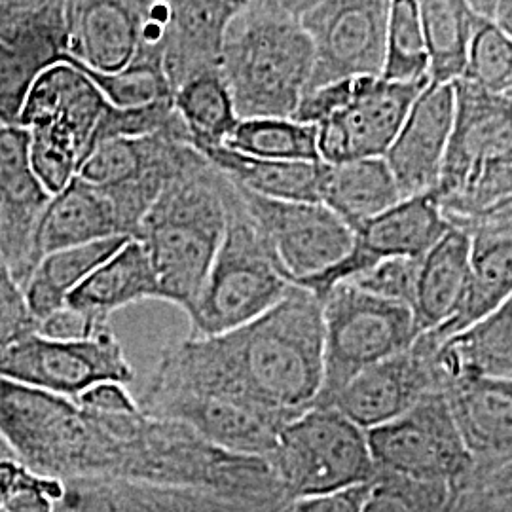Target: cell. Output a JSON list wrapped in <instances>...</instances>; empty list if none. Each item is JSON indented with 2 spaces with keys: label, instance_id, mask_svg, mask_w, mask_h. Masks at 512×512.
Listing matches in <instances>:
<instances>
[{
  "label": "cell",
  "instance_id": "6da1fadb",
  "mask_svg": "<svg viewBox=\"0 0 512 512\" xmlns=\"http://www.w3.org/2000/svg\"><path fill=\"white\" fill-rule=\"evenodd\" d=\"M323 353V300L291 285L285 298L255 321L165 348L137 403L215 397L293 421L317 403Z\"/></svg>",
  "mask_w": 512,
  "mask_h": 512
},
{
  "label": "cell",
  "instance_id": "7a4b0ae2",
  "mask_svg": "<svg viewBox=\"0 0 512 512\" xmlns=\"http://www.w3.org/2000/svg\"><path fill=\"white\" fill-rule=\"evenodd\" d=\"M232 183L202 152L165 184L141 220L137 241L145 247L160 300L194 308L226 232Z\"/></svg>",
  "mask_w": 512,
  "mask_h": 512
},
{
  "label": "cell",
  "instance_id": "3957f363",
  "mask_svg": "<svg viewBox=\"0 0 512 512\" xmlns=\"http://www.w3.org/2000/svg\"><path fill=\"white\" fill-rule=\"evenodd\" d=\"M300 8L302 2H241L230 19L220 74L239 120L293 118L298 109L313 65Z\"/></svg>",
  "mask_w": 512,
  "mask_h": 512
},
{
  "label": "cell",
  "instance_id": "277c9868",
  "mask_svg": "<svg viewBox=\"0 0 512 512\" xmlns=\"http://www.w3.org/2000/svg\"><path fill=\"white\" fill-rule=\"evenodd\" d=\"M454 92V128L431 196L450 226L461 228L512 202V105L467 80Z\"/></svg>",
  "mask_w": 512,
  "mask_h": 512
},
{
  "label": "cell",
  "instance_id": "5b68a950",
  "mask_svg": "<svg viewBox=\"0 0 512 512\" xmlns=\"http://www.w3.org/2000/svg\"><path fill=\"white\" fill-rule=\"evenodd\" d=\"M107 105L92 80L71 63L48 67L29 88L16 126L29 133L31 167L50 196L78 175Z\"/></svg>",
  "mask_w": 512,
  "mask_h": 512
},
{
  "label": "cell",
  "instance_id": "8992f818",
  "mask_svg": "<svg viewBox=\"0 0 512 512\" xmlns=\"http://www.w3.org/2000/svg\"><path fill=\"white\" fill-rule=\"evenodd\" d=\"M289 289L291 283L275 268L232 184L224 238L202 293L186 313L188 338H213L239 329L272 310Z\"/></svg>",
  "mask_w": 512,
  "mask_h": 512
},
{
  "label": "cell",
  "instance_id": "52a82bcc",
  "mask_svg": "<svg viewBox=\"0 0 512 512\" xmlns=\"http://www.w3.org/2000/svg\"><path fill=\"white\" fill-rule=\"evenodd\" d=\"M266 461L291 501L378 480L366 431L330 406H313L289 421Z\"/></svg>",
  "mask_w": 512,
  "mask_h": 512
},
{
  "label": "cell",
  "instance_id": "ba28073f",
  "mask_svg": "<svg viewBox=\"0 0 512 512\" xmlns=\"http://www.w3.org/2000/svg\"><path fill=\"white\" fill-rule=\"evenodd\" d=\"M323 325V387L315 406H327L359 372L404 353L420 338L408 306L370 296L349 283L325 294Z\"/></svg>",
  "mask_w": 512,
  "mask_h": 512
},
{
  "label": "cell",
  "instance_id": "9c48e42d",
  "mask_svg": "<svg viewBox=\"0 0 512 512\" xmlns=\"http://www.w3.org/2000/svg\"><path fill=\"white\" fill-rule=\"evenodd\" d=\"M0 435L35 475L59 482L88 475L92 421L71 399L0 378Z\"/></svg>",
  "mask_w": 512,
  "mask_h": 512
},
{
  "label": "cell",
  "instance_id": "30bf717a",
  "mask_svg": "<svg viewBox=\"0 0 512 512\" xmlns=\"http://www.w3.org/2000/svg\"><path fill=\"white\" fill-rule=\"evenodd\" d=\"M366 437L378 476L454 488L478 467L444 391L423 397L401 418L366 431Z\"/></svg>",
  "mask_w": 512,
  "mask_h": 512
},
{
  "label": "cell",
  "instance_id": "8fae6325",
  "mask_svg": "<svg viewBox=\"0 0 512 512\" xmlns=\"http://www.w3.org/2000/svg\"><path fill=\"white\" fill-rule=\"evenodd\" d=\"M389 10L387 0L302 2L300 23L313 50L306 93L351 78H382Z\"/></svg>",
  "mask_w": 512,
  "mask_h": 512
},
{
  "label": "cell",
  "instance_id": "7c38bea8",
  "mask_svg": "<svg viewBox=\"0 0 512 512\" xmlns=\"http://www.w3.org/2000/svg\"><path fill=\"white\" fill-rule=\"evenodd\" d=\"M198 150L167 135L141 139H112L80 165L78 175L101 188L122 222L124 234L137 238L141 220L169 183Z\"/></svg>",
  "mask_w": 512,
  "mask_h": 512
},
{
  "label": "cell",
  "instance_id": "4fadbf2b",
  "mask_svg": "<svg viewBox=\"0 0 512 512\" xmlns=\"http://www.w3.org/2000/svg\"><path fill=\"white\" fill-rule=\"evenodd\" d=\"M0 378L76 401L95 385L133 382L135 370L110 329L80 342L33 332L0 353Z\"/></svg>",
  "mask_w": 512,
  "mask_h": 512
},
{
  "label": "cell",
  "instance_id": "5bb4252c",
  "mask_svg": "<svg viewBox=\"0 0 512 512\" xmlns=\"http://www.w3.org/2000/svg\"><path fill=\"white\" fill-rule=\"evenodd\" d=\"M236 188L275 268L291 285L329 270L351 251L353 232L323 203L279 202Z\"/></svg>",
  "mask_w": 512,
  "mask_h": 512
},
{
  "label": "cell",
  "instance_id": "9a60e30c",
  "mask_svg": "<svg viewBox=\"0 0 512 512\" xmlns=\"http://www.w3.org/2000/svg\"><path fill=\"white\" fill-rule=\"evenodd\" d=\"M67 57L65 2H0V122L18 124L38 74Z\"/></svg>",
  "mask_w": 512,
  "mask_h": 512
},
{
  "label": "cell",
  "instance_id": "2e32d148",
  "mask_svg": "<svg viewBox=\"0 0 512 512\" xmlns=\"http://www.w3.org/2000/svg\"><path fill=\"white\" fill-rule=\"evenodd\" d=\"M448 230L450 222L431 194L408 198L353 232V247L338 264L296 283V287L308 289L323 300L332 287L346 283L384 260H420Z\"/></svg>",
  "mask_w": 512,
  "mask_h": 512
},
{
  "label": "cell",
  "instance_id": "e0dca14e",
  "mask_svg": "<svg viewBox=\"0 0 512 512\" xmlns=\"http://www.w3.org/2000/svg\"><path fill=\"white\" fill-rule=\"evenodd\" d=\"M427 84H397L363 76L348 107L317 126L321 162L344 164L384 158Z\"/></svg>",
  "mask_w": 512,
  "mask_h": 512
},
{
  "label": "cell",
  "instance_id": "ac0fdd59",
  "mask_svg": "<svg viewBox=\"0 0 512 512\" xmlns=\"http://www.w3.org/2000/svg\"><path fill=\"white\" fill-rule=\"evenodd\" d=\"M444 389L435 346L420 336L404 353L359 372L327 406L370 431L401 418L423 397Z\"/></svg>",
  "mask_w": 512,
  "mask_h": 512
},
{
  "label": "cell",
  "instance_id": "d6986e66",
  "mask_svg": "<svg viewBox=\"0 0 512 512\" xmlns=\"http://www.w3.org/2000/svg\"><path fill=\"white\" fill-rule=\"evenodd\" d=\"M52 196L29 160V133L0 122V258L21 287L35 274L38 222Z\"/></svg>",
  "mask_w": 512,
  "mask_h": 512
},
{
  "label": "cell",
  "instance_id": "ffe728a7",
  "mask_svg": "<svg viewBox=\"0 0 512 512\" xmlns=\"http://www.w3.org/2000/svg\"><path fill=\"white\" fill-rule=\"evenodd\" d=\"M456 116L454 84H427L404 120L403 128L384 156L403 200L433 194Z\"/></svg>",
  "mask_w": 512,
  "mask_h": 512
},
{
  "label": "cell",
  "instance_id": "44dd1931",
  "mask_svg": "<svg viewBox=\"0 0 512 512\" xmlns=\"http://www.w3.org/2000/svg\"><path fill=\"white\" fill-rule=\"evenodd\" d=\"M139 408L148 418L181 421L222 450L251 458H268L281 429L289 423L258 406L215 397H177L139 404Z\"/></svg>",
  "mask_w": 512,
  "mask_h": 512
},
{
  "label": "cell",
  "instance_id": "7402d4cb",
  "mask_svg": "<svg viewBox=\"0 0 512 512\" xmlns=\"http://www.w3.org/2000/svg\"><path fill=\"white\" fill-rule=\"evenodd\" d=\"M54 512H270L224 495L124 478H73Z\"/></svg>",
  "mask_w": 512,
  "mask_h": 512
},
{
  "label": "cell",
  "instance_id": "603a6c76",
  "mask_svg": "<svg viewBox=\"0 0 512 512\" xmlns=\"http://www.w3.org/2000/svg\"><path fill=\"white\" fill-rule=\"evenodd\" d=\"M241 2L169 0L158 48L171 95L190 80L220 71V55L230 19Z\"/></svg>",
  "mask_w": 512,
  "mask_h": 512
},
{
  "label": "cell",
  "instance_id": "cb8c5ba5",
  "mask_svg": "<svg viewBox=\"0 0 512 512\" xmlns=\"http://www.w3.org/2000/svg\"><path fill=\"white\" fill-rule=\"evenodd\" d=\"M143 0L65 2L67 57L90 71L118 73L137 54Z\"/></svg>",
  "mask_w": 512,
  "mask_h": 512
},
{
  "label": "cell",
  "instance_id": "d4e9b609",
  "mask_svg": "<svg viewBox=\"0 0 512 512\" xmlns=\"http://www.w3.org/2000/svg\"><path fill=\"white\" fill-rule=\"evenodd\" d=\"M444 393L476 465L512 461V380L465 372Z\"/></svg>",
  "mask_w": 512,
  "mask_h": 512
},
{
  "label": "cell",
  "instance_id": "484cf974",
  "mask_svg": "<svg viewBox=\"0 0 512 512\" xmlns=\"http://www.w3.org/2000/svg\"><path fill=\"white\" fill-rule=\"evenodd\" d=\"M110 238H128L107 194L74 177L65 190L52 196L38 222L37 255L40 260L63 249Z\"/></svg>",
  "mask_w": 512,
  "mask_h": 512
},
{
  "label": "cell",
  "instance_id": "4316f807",
  "mask_svg": "<svg viewBox=\"0 0 512 512\" xmlns=\"http://www.w3.org/2000/svg\"><path fill=\"white\" fill-rule=\"evenodd\" d=\"M471 236L469 281L458 313L423 336L435 346L471 329L512 298V234L478 230Z\"/></svg>",
  "mask_w": 512,
  "mask_h": 512
},
{
  "label": "cell",
  "instance_id": "83f0119b",
  "mask_svg": "<svg viewBox=\"0 0 512 512\" xmlns=\"http://www.w3.org/2000/svg\"><path fill=\"white\" fill-rule=\"evenodd\" d=\"M403 202L399 184L384 158L323 164L319 173V203L357 232L397 203Z\"/></svg>",
  "mask_w": 512,
  "mask_h": 512
},
{
  "label": "cell",
  "instance_id": "f1b7e54d",
  "mask_svg": "<svg viewBox=\"0 0 512 512\" xmlns=\"http://www.w3.org/2000/svg\"><path fill=\"white\" fill-rule=\"evenodd\" d=\"M471 266V236L458 226L420 258L412 313L420 334L444 327L463 302Z\"/></svg>",
  "mask_w": 512,
  "mask_h": 512
},
{
  "label": "cell",
  "instance_id": "f546056e",
  "mask_svg": "<svg viewBox=\"0 0 512 512\" xmlns=\"http://www.w3.org/2000/svg\"><path fill=\"white\" fill-rule=\"evenodd\" d=\"M148 298L160 300L156 274L145 247L137 239H129L116 255L110 256L69 294L65 306L109 323L114 311Z\"/></svg>",
  "mask_w": 512,
  "mask_h": 512
},
{
  "label": "cell",
  "instance_id": "4dcf8cb0",
  "mask_svg": "<svg viewBox=\"0 0 512 512\" xmlns=\"http://www.w3.org/2000/svg\"><path fill=\"white\" fill-rule=\"evenodd\" d=\"M200 152L230 183L251 194L279 202L319 203L321 162L258 160L226 147L200 148Z\"/></svg>",
  "mask_w": 512,
  "mask_h": 512
},
{
  "label": "cell",
  "instance_id": "1f68e13d",
  "mask_svg": "<svg viewBox=\"0 0 512 512\" xmlns=\"http://www.w3.org/2000/svg\"><path fill=\"white\" fill-rule=\"evenodd\" d=\"M435 361L446 385L465 372L512 380V298L475 327L435 346Z\"/></svg>",
  "mask_w": 512,
  "mask_h": 512
},
{
  "label": "cell",
  "instance_id": "d6a6232c",
  "mask_svg": "<svg viewBox=\"0 0 512 512\" xmlns=\"http://www.w3.org/2000/svg\"><path fill=\"white\" fill-rule=\"evenodd\" d=\"M128 241L129 238L101 239L44 256L35 274L23 287L29 310L37 323L65 308L69 294Z\"/></svg>",
  "mask_w": 512,
  "mask_h": 512
},
{
  "label": "cell",
  "instance_id": "836d02e7",
  "mask_svg": "<svg viewBox=\"0 0 512 512\" xmlns=\"http://www.w3.org/2000/svg\"><path fill=\"white\" fill-rule=\"evenodd\" d=\"M475 12L463 0L420 2L421 29L429 57V84L450 86L467 69Z\"/></svg>",
  "mask_w": 512,
  "mask_h": 512
},
{
  "label": "cell",
  "instance_id": "e575fe53",
  "mask_svg": "<svg viewBox=\"0 0 512 512\" xmlns=\"http://www.w3.org/2000/svg\"><path fill=\"white\" fill-rule=\"evenodd\" d=\"M173 107L188 128L192 147H222L239 124L228 84L220 71L203 74L173 93Z\"/></svg>",
  "mask_w": 512,
  "mask_h": 512
},
{
  "label": "cell",
  "instance_id": "d590c367",
  "mask_svg": "<svg viewBox=\"0 0 512 512\" xmlns=\"http://www.w3.org/2000/svg\"><path fill=\"white\" fill-rule=\"evenodd\" d=\"M222 147L258 160L321 162L317 128L298 124L293 118L239 120Z\"/></svg>",
  "mask_w": 512,
  "mask_h": 512
},
{
  "label": "cell",
  "instance_id": "8d00e7d4",
  "mask_svg": "<svg viewBox=\"0 0 512 512\" xmlns=\"http://www.w3.org/2000/svg\"><path fill=\"white\" fill-rule=\"evenodd\" d=\"M382 78L397 84L429 82V57L421 29L420 2H391Z\"/></svg>",
  "mask_w": 512,
  "mask_h": 512
},
{
  "label": "cell",
  "instance_id": "74e56055",
  "mask_svg": "<svg viewBox=\"0 0 512 512\" xmlns=\"http://www.w3.org/2000/svg\"><path fill=\"white\" fill-rule=\"evenodd\" d=\"M152 135H167L192 145L188 128L184 126L183 118L173 107V99H162L145 107L133 109H118L107 105L99 118L97 128L93 131L90 152L112 139H141Z\"/></svg>",
  "mask_w": 512,
  "mask_h": 512
},
{
  "label": "cell",
  "instance_id": "f35d334b",
  "mask_svg": "<svg viewBox=\"0 0 512 512\" xmlns=\"http://www.w3.org/2000/svg\"><path fill=\"white\" fill-rule=\"evenodd\" d=\"M461 80L497 95L509 90L512 84V40L494 21L476 16L467 69Z\"/></svg>",
  "mask_w": 512,
  "mask_h": 512
},
{
  "label": "cell",
  "instance_id": "ab89813d",
  "mask_svg": "<svg viewBox=\"0 0 512 512\" xmlns=\"http://www.w3.org/2000/svg\"><path fill=\"white\" fill-rule=\"evenodd\" d=\"M63 63H71L78 71L86 74L97 86V90L103 93L107 103L118 109L145 107L173 97L162 67L154 63L131 61L126 69L118 73H97L69 59Z\"/></svg>",
  "mask_w": 512,
  "mask_h": 512
},
{
  "label": "cell",
  "instance_id": "60d3db41",
  "mask_svg": "<svg viewBox=\"0 0 512 512\" xmlns=\"http://www.w3.org/2000/svg\"><path fill=\"white\" fill-rule=\"evenodd\" d=\"M59 480L31 473L18 461H0V512H54Z\"/></svg>",
  "mask_w": 512,
  "mask_h": 512
},
{
  "label": "cell",
  "instance_id": "b9f144b4",
  "mask_svg": "<svg viewBox=\"0 0 512 512\" xmlns=\"http://www.w3.org/2000/svg\"><path fill=\"white\" fill-rule=\"evenodd\" d=\"M450 486H425L391 476H378L363 512H439L450 495Z\"/></svg>",
  "mask_w": 512,
  "mask_h": 512
},
{
  "label": "cell",
  "instance_id": "7bdbcfd3",
  "mask_svg": "<svg viewBox=\"0 0 512 512\" xmlns=\"http://www.w3.org/2000/svg\"><path fill=\"white\" fill-rule=\"evenodd\" d=\"M418 270H420V260L389 258L372 266L363 274L355 275L346 283L370 296L389 300V302H399L412 310L414 296H416Z\"/></svg>",
  "mask_w": 512,
  "mask_h": 512
},
{
  "label": "cell",
  "instance_id": "ee69618b",
  "mask_svg": "<svg viewBox=\"0 0 512 512\" xmlns=\"http://www.w3.org/2000/svg\"><path fill=\"white\" fill-rule=\"evenodd\" d=\"M37 330L23 287L0 258V353Z\"/></svg>",
  "mask_w": 512,
  "mask_h": 512
},
{
  "label": "cell",
  "instance_id": "f6af8a7d",
  "mask_svg": "<svg viewBox=\"0 0 512 512\" xmlns=\"http://www.w3.org/2000/svg\"><path fill=\"white\" fill-rule=\"evenodd\" d=\"M359 82L361 78H351L304 93L298 109L294 112V122L317 128L319 124L329 120L330 116L348 107L359 90Z\"/></svg>",
  "mask_w": 512,
  "mask_h": 512
},
{
  "label": "cell",
  "instance_id": "bcb514c9",
  "mask_svg": "<svg viewBox=\"0 0 512 512\" xmlns=\"http://www.w3.org/2000/svg\"><path fill=\"white\" fill-rule=\"evenodd\" d=\"M107 329H109V323H101L84 311L65 306L55 311L54 315H50L48 319L40 321L37 332L50 340L80 342V340H90L95 334Z\"/></svg>",
  "mask_w": 512,
  "mask_h": 512
},
{
  "label": "cell",
  "instance_id": "7dc6e473",
  "mask_svg": "<svg viewBox=\"0 0 512 512\" xmlns=\"http://www.w3.org/2000/svg\"><path fill=\"white\" fill-rule=\"evenodd\" d=\"M372 484H363L336 494L293 499L279 512H363Z\"/></svg>",
  "mask_w": 512,
  "mask_h": 512
},
{
  "label": "cell",
  "instance_id": "c3c4849f",
  "mask_svg": "<svg viewBox=\"0 0 512 512\" xmlns=\"http://www.w3.org/2000/svg\"><path fill=\"white\" fill-rule=\"evenodd\" d=\"M74 403L97 414H131L141 410L122 384H99L80 395Z\"/></svg>",
  "mask_w": 512,
  "mask_h": 512
},
{
  "label": "cell",
  "instance_id": "681fc988",
  "mask_svg": "<svg viewBox=\"0 0 512 512\" xmlns=\"http://www.w3.org/2000/svg\"><path fill=\"white\" fill-rule=\"evenodd\" d=\"M488 486L499 497H512V461L492 469L488 476Z\"/></svg>",
  "mask_w": 512,
  "mask_h": 512
},
{
  "label": "cell",
  "instance_id": "f907efd6",
  "mask_svg": "<svg viewBox=\"0 0 512 512\" xmlns=\"http://www.w3.org/2000/svg\"><path fill=\"white\" fill-rule=\"evenodd\" d=\"M495 25L512 40V0L507 2H494L492 19Z\"/></svg>",
  "mask_w": 512,
  "mask_h": 512
},
{
  "label": "cell",
  "instance_id": "816d5d0a",
  "mask_svg": "<svg viewBox=\"0 0 512 512\" xmlns=\"http://www.w3.org/2000/svg\"><path fill=\"white\" fill-rule=\"evenodd\" d=\"M12 459L16 461L12 450H10V446H8V442L0 435V461H12Z\"/></svg>",
  "mask_w": 512,
  "mask_h": 512
},
{
  "label": "cell",
  "instance_id": "f5cc1de1",
  "mask_svg": "<svg viewBox=\"0 0 512 512\" xmlns=\"http://www.w3.org/2000/svg\"><path fill=\"white\" fill-rule=\"evenodd\" d=\"M501 499H503V503H501V507L497 511L512 512V497H501Z\"/></svg>",
  "mask_w": 512,
  "mask_h": 512
},
{
  "label": "cell",
  "instance_id": "db71d44e",
  "mask_svg": "<svg viewBox=\"0 0 512 512\" xmlns=\"http://www.w3.org/2000/svg\"><path fill=\"white\" fill-rule=\"evenodd\" d=\"M503 97H505V99H507V101H509V103L512 105V84L509 86V90L503 93Z\"/></svg>",
  "mask_w": 512,
  "mask_h": 512
}]
</instances>
